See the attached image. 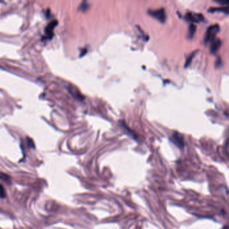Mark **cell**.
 <instances>
[{
	"label": "cell",
	"mask_w": 229,
	"mask_h": 229,
	"mask_svg": "<svg viewBox=\"0 0 229 229\" xmlns=\"http://www.w3.org/2000/svg\"><path fill=\"white\" fill-rule=\"evenodd\" d=\"M27 143L30 148H34V144L33 140L30 139H27Z\"/></svg>",
	"instance_id": "cell-13"
},
{
	"label": "cell",
	"mask_w": 229,
	"mask_h": 229,
	"mask_svg": "<svg viewBox=\"0 0 229 229\" xmlns=\"http://www.w3.org/2000/svg\"><path fill=\"white\" fill-rule=\"evenodd\" d=\"M221 46V40L218 38H214L211 41V45H210V52L212 53H216L218 50Z\"/></svg>",
	"instance_id": "cell-6"
},
{
	"label": "cell",
	"mask_w": 229,
	"mask_h": 229,
	"mask_svg": "<svg viewBox=\"0 0 229 229\" xmlns=\"http://www.w3.org/2000/svg\"><path fill=\"white\" fill-rule=\"evenodd\" d=\"M148 13L151 17L155 18L161 23H165V22L166 14L165 11L163 8H160L154 10H148Z\"/></svg>",
	"instance_id": "cell-1"
},
{
	"label": "cell",
	"mask_w": 229,
	"mask_h": 229,
	"mask_svg": "<svg viewBox=\"0 0 229 229\" xmlns=\"http://www.w3.org/2000/svg\"><path fill=\"white\" fill-rule=\"evenodd\" d=\"M196 26L194 24H190L189 27V33L188 34H187V37L190 39L193 38L194 35L196 33Z\"/></svg>",
	"instance_id": "cell-8"
},
{
	"label": "cell",
	"mask_w": 229,
	"mask_h": 229,
	"mask_svg": "<svg viewBox=\"0 0 229 229\" xmlns=\"http://www.w3.org/2000/svg\"><path fill=\"white\" fill-rule=\"evenodd\" d=\"M194 56V53H192V54H191V55L188 57V59H187V62L186 63V67H187V66H188L190 65V62L191 61V59H192V58H193Z\"/></svg>",
	"instance_id": "cell-14"
},
{
	"label": "cell",
	"mask_w": 229,
	"mask_h": 229,
	"mask_svg": "<svg viewBox=\"0 0 229 229\" xmlns=\"http://www.w3.org/2000/svg\"><path fill=\"white\" fill-rule=\"evenodd\" d=\"M88 8H89V4L86 2H82V3H81V5L79 6V10L82 12H85L88 10Z\"/></svg>",
	"instance_id": "cell-9"
},
{
	"label": "cell",
	"mask_w": 229,
	"mask_h": 229,
	"mask_svg": "<svg viewBox=\"0 0 229 229\" xmlns=\"http://www.w3.org/2000/svg\"><path fill=\"white\" fill-rule=\"evenodd\" d=\"M208 12H224L225 13H228V8L226 7V8H212L208 10Z\"/></svg>",
	"instance_id": "cell-7"
},
{
	"label": "cell",
	"mask_w": 229,
	"mask_h": 229,
	"mask_svg": "<svg viewBox=\"0 0 229 229\" xmlns=\"http://www.w3.org/2000/svg\"><path fill=\"white\" fill-rule=\"evenodd\" d=\"M214 2L221 4V5H227L228 3V0H214Z\"/></svg>",
	"instance_id": "cell-12"
},
{
	"label": "cell",
	"mask_w": 229,
	"mask_h": 229,
	"mask_svg": "<svg viewBox=\"0 0 229 229\" xmlns=\"http://www.w3.org/2000/svg\"><path fill=\"white\" fill-rule=\"evenodd\" d=\"M6 196V191L5 189L2 185L0 184V198H4Z\"/></svg>",
	"instance_id": "cell-10"
},
{
	"label": "cell",
	"mask_w": 229,
	"mask_h": 229,
	"mask_svg": "<svg viewBox=\"0 0 229 229\" xmlns=\"http://www.w3.org/2000/svg\"><path fill=\"white\" fill-rule=\"evenodd\" d=\"M0 178H2V179L4 181H9L10 179V177L8 176L7 174L0 173Z\"/></svg>",
	"instance_id": "cell-11"
},
{
	"label": "cell",
	"mask_w": 229,
	"mask_h": 229,
	"mask_svg": "<svg viewBox=\"0 0 229 229\" xmlns=\"http://www.w3.org/2000/svg\"><path fill=\"white\" fill-rule=\"evenodd\" d=\"M171 141L175 144L177 147L180 149H182L184 146V137H183L182 135L179 133L177 132H174L172 135Z\"/></svg>",
	"instance_id": "cell-4"
},
{
	"label": "cell",
	"mask_w": 229,
	"mask_h": 229,
	"mask_svg": "<svg viewBox=\"0 0 229 229\" xmlns=\"http://www.w3.org/2000/svg\"><path fill=\"white\" fill-rule=\"evenodd\" d=\"M221 65H222V63H221V59H220V58H218V59H217V61H216V68H218V67H219L220 66H221Z\"/></svg>",
	"instance_id": "cell-15"
},
{
	"label": "cell",
	"mask_w": 229,
	"mask_h": 229,
	"mask_svg": "<svg viewBox=\"0 0 229 229\" xmlns=\"http://www.w3.org/2000/svg\"><path fill=\"white\" fill-rule=\"evenodd\" d=\"M220 30V26L218 24H214L210 26L207 29L206 33L205 34V43H207L210 41H212L214 38L215 36L218 33Z\"/></svg>",
	"instance_id": "cell-2"
},
{
	"label": "cell",
	"mask_w": 229,
	"mask_h": 229,
	"mask_svg": "<svg viewBox=\"0 0 229 229\" xmlns=\"http://www.w3.org/2000/svg\"><path fill=\"white\" fill-rule=\"evenodd\" d=\"M57 24H58V22L57 20H53L49 23L44 30L45 36L43 37L44 39L50 40L53 37V36H54L53 30Z\"/></svg>",
	"instance_id": "cell-3"
},
{
	"label": "cell",
	"mask_w": 229,
	"mask_h": 229,
	"mask_svg": "<svg viewBox=\"0 0 229 229\" xmlns=\"http://www.w3.org/2000/svg\"><path fill=\"white\" fill-rule=\"evenodd\" d=\"M186 20L192 22H200L204 20V16L200 13L188 12L186 15Z\"/></svg>",
	"instance_id": "cell-5"
}]
</instances>
